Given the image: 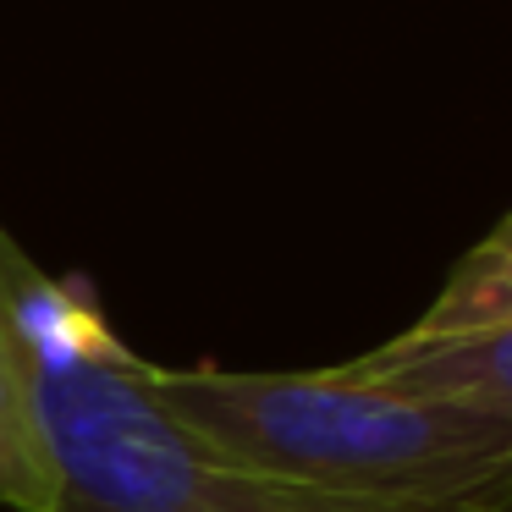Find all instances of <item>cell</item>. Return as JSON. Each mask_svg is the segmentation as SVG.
Here are the masks:
<instances>
[{
  "instance_id": "7a4b0ae2",
  "label": "cell",
  "mask_w": 512,
  "mask_h": 512,
  "mask_svg": "<svg viewBox=\"0 0 512 512\" xmlns=\"http://www.w3.org/2000/svg\"><path fill=\"white\" fill-rule=\"evenodd\" d=\"M155 397L232 468L364 512H512V424L298 369H155Z\"/></svg>"
},
{
  "instance_id": "6da1fadb",
  "label": "cell",
  "mask_w": 512,
  "mask_h": 512,
  "mask_svg": "<svg viewBox=\"0 0 512 512\" xmlns=\"http://www.w3.org/2000/svg\"><path fill=\"white\" fill-rule=\"evenodd\" d=\"M0 325L23 358L56 512H364L287 490L215 457L149 386V364L111 331L83 281L50 276L0 226Z\"/></svg>"
},
{
  "instance_id": "3957f363",
  "label": "cell",
  "mask_w": 512,
  "mask_h": 512,
  "mask_svg": "<svg viewBox=\"0 0 512 512\" xmlns=\"http://www.w3.org/2000/svg\"><path fill=\"white\" fill-rule=\"evenodd\" d=\"M336 375L386 397L512 424V221L501 215L452 265L430 309Z\"/></svg>"
},
{
  "instance_id": "277c9868",
  "label": "cell",
  "mask_w": 512,
  "mask_h": 512,
  "mask_svg": "<svg viewBox=\"0 0 512 512\" xmlns=\"http://www.w3.org/2000/svg\"><path fill=\"white\" fill-rule=\"evenodd\" d=\"M61 485L45 452L34 402H28L23 358L0 325V512H56Z\"/></svg>"
}]
</instances>
